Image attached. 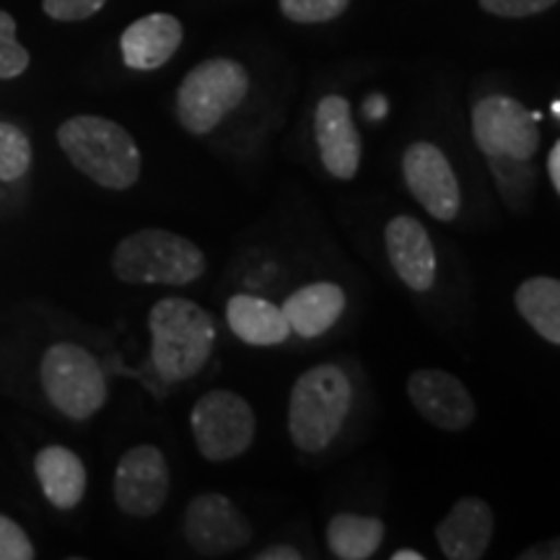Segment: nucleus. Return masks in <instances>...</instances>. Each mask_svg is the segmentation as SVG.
Here are the masks:
<instances>
[{"label":"nucleus","instance_id":"obj_1","mask_svg":"<svg viewBox=\"0 0 560 560\" xmlns=\"http://www.w3.org/2000/svg\"><path fill=\"white\" fill-rule=\"evenodd\" d=\"M70 164L104 190H130L143 170L138 143L122 125L100 115H75L58 128Z\"/></svg>","mask_w":560,"mask_h":560},{"label":"nucleus","instance_id":"obj_2","mask_svg":"<svg viewBox=\"0 0 560 560\" xmlns=\"http://www.w3.org/2000/svg\"><path fill=\"white\" fill-rule=\"evenodd\" d=\"M151 363L166 382L200 374L215 346V322L190 299H161L149 314Z\"/></svg>","mask_w":560,"mask_h":560},{"label":"nucleus","instance_id":"obj_3","mask_svg":"<svg viewBox=\"0 0 560 560\" xmlns=\"http://www.w3.org/2000/svg\"><path fill=\"white\" fill-rule=\"evenodd\" d=\"M353 384L338 363H319L299 376L289 400V433L301 452H325L346 423Z\"/></svg>","mask_w":560,"mask_h":560},{"label":"nucleus","instance_id":"obj_4","mask_svg":"<svg viewBox=\"0 0 560 560\" xmlns=\"http://www.w3.org/2000/svg\"><path fill=\"white\" fill-rule=\"evenodd\" d=\"M206 268L198 244L166 229L136 231L112 255L115 276L132 285H187L202 278Z\"/></svg>","mask_w":560,"mask_h":560},{"label":"nucleus","instance_id":"obj_5","mask_svg":"<svg viewBox=\"0 0 560 560\" xmlns=\"http://www.w3.org/2000/svg\"><path fill=\"white\" fill-rule=\"evenodd\" d=\"M249 94V73L242 62L213 58L195 66L177 91V120L190 136H208Z\"/></svg>","mask_w":560,"mask_h":560},{"label":"nucleus","instance_id":"obj_6","mask_svg":"<svg viewBox=\"0 0 560 560\" xmlns=\"http://www.w3.org/2000/svg\"><path fill=\"white\" fill-rule=\"evenodd\" d=\"M42 389L47 400L70 420H89L107 402V376L102 363L75 342H55L42 355Z\"/></svg>","mask_w":560,"mask_h":560},{"label":"nucleus","instance_id":"obj_7","mask_svg":"<svg viewBox=\"0 0 560 560\" xmlns=\"http://www.w3.org/2000/svg\"><path fill=\"white\" fill-rule=\"evenodd\" d=\"M192 439L208 462L242 457L255 444L257 418L252 405L231 389H213L192 405Z\"/></svg>","mask_w":560,"mask_h":560},{"label":"nucleus","instance_id":"obj_8","mask_svg":"<svg viewBox=\"0 0 560 560\" xmlns=\"http://www.w3.org/2000/svg\"><path fill=\"white\" fill-rule=\"evenodd\" d=\"M537 112L506 94H490L472 109V138L486 156L532 159L540 149Z\"/></svg>","mask_w":560,"mask_h":560},{"label":"nucleus","instance_id":"obj_9","mask_svg":"<svg viewBox=\"0 0 560 560\" xmlns=\"http://www.w3.org/2000/svg\"><path fill=\"white\" fill-rule=\"evenodd\" d=\"M255 529L236 503L221 493H202L185 511V540L208 558L229 556L252 542Z\"/></svg>","mask_w":560,"mask_h":560},{"label":"nucleus","instance_id":"obj_10","mask_svg":"<svg viewBox=\"0 0 560 560\" xmlns=\"http://www.w3.org/2000/svg\"><path fill=\"white\" fill-rule=\"evenodd\" d=\"M402 174L412 198L429 210L433 219L444 223L457 219L462 210L459 179L439 145L429 140L408 145V151L402 153Z\"/></svg>","mask_w":560,"mask_h":560},{"label":"nucleus","instance_id":"obj_11","mask_svg":"<svg viewBox=\"0 0 560 560\" xmlns=\"http://www.w3.org/2000/svg\"><path fill=\"white\" fill-rule=\"evenodd\" d=\"M170 465L159 446L140 444L122 454L115 470V501L138 520L159 514L170 499Z\"/></svg>","mask_w":560,"mask_h":560},{"label":"nucleus","instance_id":"obj_12","mask_svg":"<svg viewBox=\"0 0 560 560\" xmlns=\"http://www.w3.org/2000/svg\"><path fill=\"white\" fill-rule=\"evenodd\" d=\"M408 397L420 418L441 431H465L475 420V400L457 376L441 369H420L408 380Z\"/></svg>","mask_w":560,"mask_h":560},{"label":"nucleus","instance_id":"obj_13","mask_svg":"<svg viewBox=\"0 0 560 560\" xmlns=\"http://www.w3.org/2000/svg\"><path fill=\"white\" fill-rule=\"evenodd\" d=\"M314 138L322 166L335 179H353L361 170V136L346 96L327 94L314 112Z\"/></svg>","mask_w":560,"mask_h":560},{"label":"nucleus","instance_id":"obj_14","mask_svg":"<svg viewBox=\"0 0 560 560\" xmlns=\"http://www.w3.org/2000/svg\"><path fill=\"white\" fill-rule=\"evenodd\" d=\"M387 257L410 291L429 293L436 283V249L423 223L412 215H395L384 229Z\"/></svg>","mask_w":560,"mask_h":560},{"label":"nucleus","instance_id":"obj_15","mask_svg":"<svg viewBox=\"0 0 560 560\" xmlns=\"http://www.w3.org/2000/svg\"><path fill=\"white\" fill-rule=\"evenodd\" d=\"M493 529V509L488 506V501L467 495L454 503L450 514L439 522L436 542L444 558L480 560L490 548Z\"/></svg>","mask_w":560,"mask_h":560},{"label":"nucleus","instance_id":"obj_16","mask_svg":"<svg viewBox=\"0 0 560 560\" xmlns=\"http://www.w3.org/2000/svg\"><path fill=\"white\" fill-rule=\"evenodd\" d=\"M185 30L182 21L172 13H149L132 21L120 37L125 66L132 70H156L166 66L179 50Z\"/></svg>","mask_w":560,"mask_h":560},{"label":"nucleus","instance_id":"obj_17","mask_svg":"<svg viewBox=\"0 0 560 560\" xmlns=\"http://www.w3.org/2000/svg\"><path fill=\"white\" fill-rule=\"evenodd\" d=\"M280 310L289 319L291 332H296L304 340H314L338 325L342 312H346V291L330 280H317V283L291 293Z\"/></svg>","mask_w":560,"mask_h":560},{"label":"nucleus","instance_id":"obj_18","mask_svg":"<svg viewBox=\"0 0 560 560\" xmlns=\"http://www.w3.org/2000/svg\"><path fill=\"white\" fill-rule=\"evenodd\" d=\"M226 322L236 338L257 348L280 346L291 335V325L283 310L268 299L252 296V293H236L229 299Z\"/></svg>","mask_w":560,"mask_h":560},{"label":"nucleus","instance_id":"obj_19","mask_svg":"<svg viewBox=\"0 0 560 560\" xmlns=\"http://www.w3.org/2000/svg\"><path fill=\"white\" fill-rule=\"evenodd\" d=\"M39 488L55 509H75L86 495V467L68 446H45L34 459Z\"/></svg>","mask_w":560,"mask_h":560},{"label":"nucleus","instance_id":"obj_20","mask_svg":"<svg viewBox=\"0 0 560 560\" xmlns=\"http://www.w3.org/2000/svg\"><path fill=\"white\" fill-rule=\"evenodd\" d=\"M524 322L552 346H560V280L537 276L524 280L514 296Z\"/></svg>","mask_w":560,"mask_h":560},{"label":"nucleus","instance_id":"obj_21","mask_svg":"<svg viewBox=\"0 0 560 560\" xmlns=\"http://www.w3.org/2000/svg\"><path fill=\"white\" fill-rule=\"evenodd\" d=\"M384 535H387V527L376 516L342 511L327 524V548L340 560H369L382 548Z\"/></svg>","mask_w":560,"mask_h":560},{"label":"nucleus","instance_id":"obj_22","mask_svg":"<svg viewBox=\"0 0 560 560\" xmlns=\"http://www.w3.org/2000/svg\"><path fill=\"white\" fill-rule=\"evenodd\" d=\"M488 166L499 185L501 198L509 202L511 210H524L532 198L537 182V170L532 159L514 156H488Z\"/></svg>","mask_w":560,"mask_h":560},{"label":"nucleus","instance_id":"obj_23","mask_svg":"<svg viewBox=\"0 0 560 560\" xmlns=\"http://www.w3.org/2000/svg\"><path fill=\"white\" fill-rule=\"evenodd\" d=\"M32 143L24 130L11 122H0V179L16 182L30 172Z\"/></svg>","mask_w":560,"mask_h":560},{"label":"nucleus","instance_id":"obj_24","mask_svg":"<svg viewBox=\"0 0 560 560\" xmlns=\"http://www.w3.org/2000/svg\"><path fill=\"white\" fill-rule=\"evenodd\" d=\"M30 68V52L16 39V19L0 11V79H16Z\"/></svg>","mask_w":560,"mask_h":560},{"label":"nucleus","instance_id":"obj_25","mask_svg":"<svg viewBox=\"0 0 560 560\" xmlns=\"http://www.w3.org/2000/svg\"><path fill=\"white\" fill-rule=\"evenodd\" d=\"M350 0H280V11L296 24H325L346 13Z\"/></svg>","mask_w":560,"mask_h":560},{"label":"nucleus","instance_id":"obj_26","mask_svg":"<svg viewBox=\"0 0 560 560\" xmlns=\"http://www.w3.org/2000/svg\"><path fill=\"white\" fill-rule=\"evenodd\" d=\"M34 556L37 552L26 532L9 516L0 514V560H32Z\"/></svg>","mask_w":560,"mask_h":560},{"label":"nucleus","instance_id":"obj_27","mask_svg":"<svg viewBox=\"0 0 560 560\" xmlns=\"http://www.w3.org/2000/svg\"><path fill=\"white\" fill-rule=\"evenodd\" d=\"M558 0H480V9L501 19H527L556 5Z\"/></svg>","mask_w":560,"mask_h":560},{"label":"nucleus","instance_id":"obj_28","mask_svg":"<svg viewBox=\"0 0 560 560\" xmlns=\"http://www.w3.org/2000/svg\"><path fill=\"white\" fill-rule=\"evenodd\" d=\"M107 0H42V9L55 21H83L104 9Z\"/></svg>","mask_w":560,"mask_h":560},{"label":"nucleus","instance_id":"obj_29","mask_svg":"<svg viewBox=\"0 0 560 560\" xmlns=\"http://www.w3.org/2000/svg\"><path fill=\"white\" fill-rule=\"evenodd\" d=\"M522 560H560V537H552L548 542L532 545L524 552H520Z\"/></svg>","mask_w":560,"mask_h":560},{"label":"nucleus","instance_id":"obj_30","mask_svg":"<svg viewBox=\"0 0 560 560\" xmlns=\"http://www.w3.org/2000/svg\"><path fill=\"white\" fill-rule=\"evenodd\" d=\"M257 560H301V552L291 545H270V548L257 552Z\"/></svg>","mask_w":560,"mask_h":560},{"label":"nucleus","instance_id":"obj_31","mask_svg":"<svg viewBox=\"0 0 560 560\" xmlns=\"http://www.w3.org/2000/svg\"><path fill=\"white\" fill-rule=\"evenodd\" d=\"M548 174H550L552 187H556L558 195H560V140L550 149V156H548Z\"/></svg>","mask_w":560,"mask_h":560},{"label":"nucleus","instance_id":"obj_32","mask_svg":"<svg viewBox=\"0 0 560 560\" xmlns=\"http://www.w3.org/2000/svg\"><path fill=\"white\" fill-rule=\"evenodd\" d=\"M366 112L371 120H376V117H384V100L382 96H371L366 102Z\"/></svg>","mask_w":560,"mask_h":560},{"label":"nucleus","instance_id":"obj_33","mask_svg":"<svg viewBox=\"0 0 560 560\" xmlns=\"http://www.w3.org/2000/svg\"><path fill=\"white\" fill-rule=\"evenodd\" d=\"M392 560H423V552L405 548V550H397L395 556H392Z\"/></svg>","mask_w":560,"mask_h":560},{"label":"nucleus","instance_id":"obj_34","mask_svg":"<svg viewBox=\"0 0 560 560\" xmlns=\"http://www.w3.org/2000/svg\"><path fill=\"white\" fill-rule=\"evenodd\" d=\"M552 112H556V115L560 117V102H556V104H552Z\"/></svg>","mask_w":560,"mask_h":560}]
</instances>
